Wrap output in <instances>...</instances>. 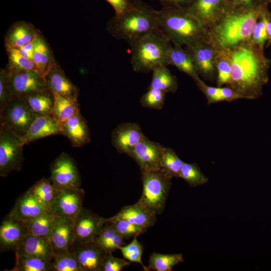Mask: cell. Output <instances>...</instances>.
I'll use <instances>...</instances> for the list:
<instances>
[{"mask_svg": "<svg viewBox=\"0 0 271 271\" xmlns=\"http://www.w3.org/2000/svg\"><path fill=\"white\" fill-rule=\"evenodd\" d=\"M36 116L24 98L14 96L0 113L1 122L22 137L26 134Z\"/></svg>", "mask_w": 271, "mask_h": 271, "instance_id": "8", "label": "cell"}, {"mask_svg": "<svg viewBox=\"0 0 271 271\" xmlns=\"http://www.w3.org/2000/svg\"><path fill=\"white\" fill-rule=\"evenodd\" d=\"M143 248V246L138 241L137 237H134L129 243L121 246L119 250L125 259L140 264L144 271H149L150 269L144 265L142 259Z\"/></svg>", "mask_w": 271, "mask_h": 271, "instance_id": "43", "label": "cell"}, {"mask_svg": "<svg viewBox=\"0 0 271 271\" xmlns=\"http://www.w3.org/2000/svg\"><path fill=\"white\" fill-rule=\"evenodd\" d=\"M124 239L121 235L117 233L99 247L107 253H111L125 244Z\"/></svg>", "mask_w": 271, "mask_h": 271, "instance_id": "49", "label": "cell"}, {"mask_svg": "<svg viewBox=\"0 0 271 271\" xmlns=\"http://www.w3.org/2000/svg\"><path fill=\"white\" fill-rule=\"evenodd\" d=\"M33 61L38 73L44 79L52 67L57 63L49 46L39 31L36 36Z\"/></svg>", "mask_w": 271, "mask_h": 271, "instance_id": "28", "label": "cell"}, {"mask_svg": "<svg viewBox=\"0 0 271 271\" xmlns=\"http://www.w3.org/2000/svg\"><path fill=\"white\" fill-rule=\"evenodd\" d=\"M59 124L61 134L69 139L73 147H81L90 143L88 124L80 112Z\"/></svg>", "mask_w": 271, "mask_h": 271, "instance_id": "20", "label": "cell"}, {"mask_svg": "<svg viewBox=\"0 0 271 271\" xmlns=\"http://www.w3.org/2000/svg\"><path fill=\"white\" fill-rule=\"evenodd\" d=\"M166 94V93L161 90L148 88V91L141 98V104L144 107L160 110L164 104Z\"/></svg>", "mask_w": 271, "mask_h": 271, "instance_id": "44", "label": "cell"}, {"mask_svg": "<svg viewBox=\"0 0 271 271\" xmlns=\"http://www.w3.org/2000/svg\"><path fill=\"white\" fill-rule=\"evenodd\" d=\"M117 233L113 227L108 222H106L94 242L100 246Z\"/></svg>", "mask_w": 271, "mask_h": 271, "instance_id": "50", "label": "cell"}, {"mask_svg": "<svg viewBox=\"0 0 271 271\" xmlns=\"http://www.w3.org/2000/svg\"><path fill=\"white\" fill-rule=\"evenodd\" d=\"M143 191L138 201L156 215L164 210L172 185V179L161 169L143 172Z\"/></svg>", "mask_w": 271, "mask_h": 271, "instance_id": "6", "label": "cell"}, {"mask_svg": "<svg viewBox=\"0 0 271 271\" xmlns=\"http://www.w3.org/2000/svg\"><path fill=\"white\" fill-rule=\"evenodd\" d=\"M27 191L50 210L60 192L54 185L50 178H45L36 182Z\"/></svg>", "mask_w": 271, "mask_h": 271, "instance_id": "30", "label": "cell"}, {"mask_svg": "<svg viewBox=\"0 0 271 271\" xmlns=\"http://www.w3.org/2000/svg\"><path fill=\"white\" fill-rule=\"evenodd\" d=\"M268 5L264 8L255 26L251 37L252 43L263 51L267 42L266 25L267 22L271 20V12L268 9Z\"/></svg>", "mask_w": 271, "mask_h": 271, "instance_id": "42", "label": "cell"}, {"mask_svg": "<svg viewBox=\"0 0 271 271\" xmlns=\"http://www.w3.org/2000/svg\"><path fill=\"white\" fill-rule=\"evenodd\" d=\"M111 219H122L133 224L148 228L156 221V215L137 202L136 203L122 207Z\"/></svg>", "mask_w": 271, "mask_h": 271, "instance_id": "25", "label": "cell"}, {"mask_svg": "<svg viewBox=\"0 0 271 271\" xmlns=\"http://www.w3.org/2000/svg\"><path fill=\"white\" fill-rule=\"evenodd\" d=\"M184 262L181 253L164 254L153 252L149 257V268L156 271H172L177 264Z\"/></svg>", "mask_w": 271, "mask_h": 271, "instance_id": "34", "label": "cell"}, {"mask_svg": "<svg viewBox=\"0 0 271 271\" xmlns=\"http://www.w3.org/2000/svg\"><path fill=\"white\" fill-rule=\"evenodd\" d=\"M48 211L51 210L27 191L18 198L9 215L27 222Z\"/></svg>", "mask_w": 271, "mask_h": 271, "instance_id": "23", "label": "cell"}, {"mask_svg": "<svg viewBox=\"0 0 271 271\" xmlns=\"http://www.w3.org/2000/svg\"><path fill=\"white\" fill-rule=\"evenodd\" d=\"M15 251L17 255L36 257L49 261L55 255L49 238L29 234Z\"/></svg>", "mask_w": 271, "mask_h": 271, "instance_id": "21", "label": "cell"}, {"mask_svg": "<svg viewBox=\"0 0 271 271\" xmlns=\"http://www.w3.org/2000/svg\"><path fill=\"white\" fill-rule=\"evenodd\" d=\"M133 8L107 23L106 31L115 39L127 42L160 29L158 11L142 0H132Z\"/></svg>", "mask_w": 271, "mask_h": 271, "instance_id": "4", "label": "cell"}, {"mask_svg": "<svg viewBox=\"0 0 271 271\" xmlns=\"http://www.w3.org/2000/svg\"><path fill=\"white\" fill-rule=\"evenodd\" d=\"M127 43L130 47L133 71L147 73L158 67L168 65L169 53L172 45L161 30Z\"/></svg>", "mask_w": 271, "mask_h": 271, "instance_id": "5", "label": "cell"}, {"mask_svg": "<svg viewBox=\"0 0 271 271\" xmlns=\"http://www.w3.org/2000/svg\"><path fill=\"white\" fill-rule=\"evenodd\" d=\"M161 4H168L182 7H189L194 0H159Z\"/></svg>", "mask_w": 271, "mask_h": 271, "instance_id": "54", "label": "cell"}, {"mask_svg": "<svg viewBox=\"0 0 271 271\" xmlns=\"http://www.w3.org/2000/svg\"><path fill=\"white\" fill-rule=\"evenodd\" d=\"M14 96L11 91L5 69L0 71V113L5 108Z\"/></svg>", "mask_w": 271, "mask_h": 271, "instance_id": "45", "label": "cell"}, {"mask_svg": "<svg viewBox=\"0 0 271 271\" xmlns=\"http://www.w3.org/2000/svg\"><path fill=\"white\" fill-rule=\"evenodd\" d=\"M144 136L139 124L123 122L118 125L112 132L111 142L119 153L128 155Z\"/></svg>", "mask_w": 271, "mask_h": 271, "instance_id": "16", "label": "cell"}, {"mask_svg": "<svg viewBox=\"0 0 271 271\" xmlns=\"http://www.w3.org/2000/svg\"><path fill=\"white\" fill-rule=\"evenodd\" d=\"M7 73L13 96L23 97L48 89L44 78L36 71H7Z\"/></svg>", "mask_w": 271, "mask_h": 271, "instance_id": "13", "label": "cell"}, {"mask_svg": "<svg viewBox=\"0 0 271 271\" xmlns=\"http://www.w3.org/2000/svg\"><path fill=\"white\" fill-rule=\"evenodd\" d=\"M187 48L193 56L199 74L206 79H213L216 70V48L210 40Z\"/></svg>", "mask_w": 271, "mask_h": 271, "instance_id": "14", "label": "cell"}, {"mask_svg": "<svg viewBox=\"0 0 271 271\" xmlns=\"http://www.w3.org/2000/svg\"><path fill=\"white\" fill-rule=\"evenodd\" d=\"M216 67L218 87L228 85L231 74V62L228 51L218 50Z\"/></svg>", "mask_w": 271, "mask_h": 271, "instance_id": "39", "label": "cell"}, {"mask_svg": "<svg viewBox=\"0 0 271 271\" xmlns=\"http://www.w3.org/2000/svg\"><path fill=\"white\" fill-rule=\"evenodd\" d=\"M161 90L166 93H174L178 88L177 79L166 65L158 67L152 71V76L148 88Z\"/></svg>", "mask_w": 271, "mask_h": 271, "instance_id": "31", "label": "cell"}, {"mask_svg": "<svg viewBox=\"0 0 271 271\" xmlns=\"http://www.w3.org/2000/svg\"><path fill=\"white\" fill-rule=\"evenodd\" d=\"M196 83L205 95L209 104L222 101L219 87L209 86L200 78L196 82Z\"/></svg>", "mask_w": 271, "mask_h": 271, "instance_id": "46", "label": "cell"}, {"mask_svg": "<svg viewBox=\"0 0 271 271\" xmlns=\"http://www.w3.org/2000/svg\"><path fill=\"white\" fill-rule=\"evenodd\" d=\"M50 271H82L71 251L55 254L50 261Z\"/></svg>", "mask_w": 271, "mask_h": 271, "instance_id": "38", "label": "cell"}, {"mask_svg": "<svg viewBox=\"0 0 271 271\" xmlns=\"http://www.w3.org/2000/svg\"><path fill=\"white\" fill-rule=\"evenodd\" d=\"M161 4V9L158 11L159 28L173 45L188 47L210 40L208 28L188 7Z\"/></svg>", "mask_w": 271, "mask_h": 271, "instance_id": "3", "label": "cell"}, {"mask_svg": "<svg viewBox=\"0 0 271 271\" xmlns=\"http://www.w3.org/2000/svg\"><path fill=\"white\" fill-rule=\"evenodd\" d=\"M113 8L115 16L122 15L131 10L133 7L132 0H105Z\"/></svg>", "mask_w": 271, "mask_h": 271, "instance_id": "48", "label": "cell"}, {"mask_svg": "<svg viewBox=\"0 0 271 271\" xmlns=\"http://www.w3.org/2000/svg\"><path fill=\"white\" fill-rule=\"evenodd\" d=\"M61 134L59 122L52 115L36 116L28 131L22 137L24 145L49 136Z\"/></svg>", "mask_w": 271, "mask_h": 271, "instance_id": "24", "label": "cell"}, {"mask_svg": "<svg viewBox=\"0 0 271 271\" xmlns=\"http://www.w3.org/2000/svg\"><path fill=\"white\" fill-rule=\"evenodd\" d=\"M164 147L145 136L127 155L140 167L141 173L160 168L161 157Z\"/></svg>", "mask_w": 271, "mask_h": 271, "instance_id": "10", "label": "cell"}, {"mask_svg": "<svg viewBox=\"0 0 271 271\" xmlns=\"http://www.w3.org/2000/svg\"><path fill=\"white\" fill-rule=\"evenodd\" d=\"M267 1H268V2H269V4H270V3L271 4V0H267Z\"/></svg>", "mask_w": 271, "mask_h": 271, "instance_id": "56", "label": "cell"}, {"mask_svg": "<svg viewBox=\"0 0 271 271\" xmlns=\"http://www.w3.org/2000/svg\"><path fill=\"white\" fill-rule=\"evenodd\" d=\"M0 124V176L6 177L21 169L25 145L22 138L6 124L1 122Z\"/></svg>", "mask_w": 271, "mask_h": 271, "instance_id": "7", "label": "cell"}, {"mask_svg": "<svg viewBox=\"0 0 271 271\" xmlns=\"http://www.w3.org/2000/svg\"><path fill=\"white\" fill-rule=\"evenodd\" d=\"M105 223V218L82 208L74 220V243L94 242Z\"/></svg>", "mask_w": 271, "mask_h": 271, "instance_id": "12", "label": "cell"}, {"mask_svg": "<svg viewBox=\"0 0 271 271\" xmlns=\"http://www.w3.org/2000/svg\"><path fill=\"white\" fill-rule=\"evenodd\" d=\"M222 101H231L243 97L229 86L219 87Z\"/></svg>", "mask_w": 271, "mask_h": 271, "instance_id": "51", "label": "cell"}, {"mask_svg": "<svg viewBox=\"0 0 271 271\" xmlns=\"http://www.w3.org/2000/svg\"><path fill=\"white\" fill-rule=\"evenodd\" d=\"M229 7L226 0H194L188 8L209 29Z\"/></svg>", "mask_w": 271, "mask_h": 271, "instance_id": "18", "label": "cell"}, {"mask_svg": "<svg viewBox=\"0 0 271 271\" xmlns=\"http://www.w3.org/2000/svg\"><path fill=\"white\" fill-rule=\"evenodd\" d=\"M49 239L55 254L71 251L75 240L74 221L58 217Z\"/></svg>", "mask_w": 271, "mask_h": 271, "instance_id": "19", "label": "cell"}, {"mask_svg": "<svg viewBox=\"0 0 271 271\" xmlns=\"http://www.w3.org/2000/svg\"><path fill=\"white\" fill-rule=\"evenodd\" d=\"M38 34V33H37ZM37 36V35H36ZM36 36L33 40L18 48L20 52L25 57L33 60V54L36 45Z\"/></svg>", "mask_w": 271, "mask_h": 271, "instance_id": "52", "label": "cell"}, {"mask_svg": "<svg viewBox=\"0 0 271 271\" xmlns=\"http://www.w3.org/2000/svg\"><path fill=\"white\" fill-rule=\"evenodd\" d=\"M16 263L11 271H50V261L33 256L16 255Z\"/></svg>", "mask_w": 271, "mask_h": 271, "instance_id": "37", "label": "cell"}, {"mask_svg": "<svg viewBox=\"0 0 271 271\" xmlns=\"http://www.w3.org/2000/svg\"><path fill=\"white\" fill-rule=\"evenodd\" d=\"M6 48L8 58V64L5 68L7 72L28 71L37 72L33 61L24 57L18 49L10 47Z\"/></svg>", "mask_w": 271, "mask_h": 271, "instance_id": "36", "label": "cell"}, {"mask_svg": "<svg viewBox=\"0 0 271 271\" xmlns=\"http://www.w3.org/2000/svg\"><path fill=\"white\" fill-rule=\"evenodd\" d=\"M28 234L26 222L8 214L0 226L1 250L15 251Z\"/></svg>", "mask_w": 271, "mask_h": 271, "instance_id": "17", "label": "cell"}, {"mask_svg": "<svg viewBox=\"0 0 271 271\" xmlns=\"http://www.w3.org/2000/svg\"><path fill=\"white\" fill-rule=\"evenodd\" d=\"M184 163L173 149L164 147L161 157L160 168L169 177L179 178Z\"/></svg>", "mask_w": 271, "mask_h": 271, "instance_id": "35", "label": "cell"}, {"mask_svg": "<svg viewBox=\"0 0 271 271\" xmlns=\"http://www.w3.org/2000/svg\"><path fill=\"white\" fill-rule=\"evenodd\" d=\"M38 31L31 23L21 21L14 24L5 37L6 47L18 49L31 42Z\"/></svg>", "mask_w": 271, "mask_h": 271, "instance_id": "26", "label": "cell"}, {"mask_svg": "<svg viewBox=\"0 0 271 271\" xmlns=\"http://www.w3.org/2000/svg\"><path fill=\"white\" fill-rule=\"evenodd\" d=\"M84 197L80 188L60 190L51 211L57 217L74 221L83 208Z\"/></svg>", "mask_w": 271, "mask_h": 271, "instance_id": "11", "label": "cell"}, {"mask_svg": "<svg viewBox=\"0 0 271 271\" xmlns=\"http://www.w3.org/2000/svg\"><path fill=\"white\" fill-rule=\"evenodd\" d=\"M105 222H108L118 234L126 239L137 237L145 232L147 229L122 219H111L107 218H105Z\"/></svg>", "mask_w": 271, "mask_h": 271, "instance_id": "40", "label": "cell"}, {"mask_svg": "<svg viewBox=\"0 0 271 271\" xmlns=\"http://www.w3.org/2000/svg\"><path fill=\"white\" fill-rule=\"evenodd\" d=\"M35 116L52 115L54 97L48 88L22 97Z\"/></svg>", "mask_w": 271, "mask_h": 271, "instance_id": "29", "label": "cell"}, {"mask_svg": "<svg viewBox=\"0 0 271 271\" xmlns=\"http://www.w3.org/2000/svg\"><path fill=\"white\" fill-rule=\"evenodd\" d=\"M53 93L54 102L52 115L58 122L64 121L80 112L78 100Z\"/></svg>", "mask_w": 271, "mask_h": 271, "instance_id": "33", "label": "cell"}, {"mask_svg": "<svg viewBox=\"0 0 271 271\" xmlns=\"http://www.w3.org/2000/svg\"><path fill=\"white\" fill-rule=\"evenodd\" d=\"M169 65H172L186 73L195 82L200 79L192 54L187 49H183L182 46L172 45L169 53Z\"/></svg>", "mask_w": 271, "mask_h": 271, "instance_id": "27", "label": "cell"}, {"mask_svg": "<svg viewBox=\"0 0 271 271\" xmlns=\"http://www.w3.org/2000/svg\"><path fill=\"white\" fill-rule=\"evenodd\" d=\"M71 251L82 271H102L104 260L108 254L95 242L74 243Z\"/></svg>", "mask_w": 271, "mask_h": 271, "instance_id": "15", "label": "cell"}, {"mask_svg": "<svg viewBox=\"0 0 271 271\" xmlns=\"http://www.w3.org/2000/svg\"><path fill=\"white\" fill-rule=\"evenodd\" d=\"M129 264L125 259L115 257L112 253H108L104 260L102 271H120Z\"/></svg>", "mask_w": 271, "mask_h": 271, "instance_id": "47", "label": "cell"}, {"mask_svg": "<svg viewBox=\"0 0 271 271\" xmlns=\"http://www.w3.org/2000/svg\"><path fill=\"white\" fill-rule=\"evenodd\" d=\"M229 7H248L250 6L259 0H226Z\"/></svg>", "mask_w": 271, "mask_h": 271, "instance_id": "53", "label": "cell"}, {"mask_svg": "<svg viewBox=\"0 0 271 271\" xmlns=\"http://www.w3.org/2000/svg\"><path fill=\"white\" fill-rule=\"evenodd\" d=\"M266 32L267 35V44L268 47L271 45V20L267 22L266 25Z\"/></svg>", "mask_w": 271, "mask_h": 271, "instance_id": "55", "label": "cell"}, {"mask_svg": "<svg viewBox=\"0 0 271 271\" xmlns=\"http://www.w3.org/2000/svg\"><path fill=\"white\" fill-rule=\"evenodd\" d=\"M57 218L51 211H48L26 222L28 234L49 238Z\"/></svg>", "mask_w": 271, "mask_h": 271, "instance_id": "32", "label": "cell"}, {"mask_svg": "<svg viewBox=\"0 0 271 271\" xmlns=\"http://www.w3.org/2000/svg\"><path fill=\"white\" fill-rule=\"evenodd\" d=\"M228 51L231 74L228 86L244 99L258 98L268 80L270 60L251 40Z\"/></svg>", "mask_w": 271, "mask_h": 271, "instance_id": "1", "label": "cell"}, {"mask_svg": "<svg viewBox=\"0 0 271 271\" xmlns=\"http://www.w3.org/2000/svg\"><path fill=\"white\" fill-rule=\"evenodd\" d=\"M50 179L59 190L80 188L81 180L79 170L74 159L68 154L63 152L50 166Z\"/></svg>", "mask_w": 271, "mask_h": 271, "instance_id": "9", "label": "cell"}, {"mask_svg": "<svg viewBox=\"0 0 271 271\" xmlns=\"http://www.w3.org/2000/svg\"><path fill=\"white\" fill-rule=\"evenodd\" d=\"M179 178L183 179L193 187L204 185L208 181L207 177L202 173L195 163L184 162L180 172Z\"/></svg>", "mask_w": 271, "mask_h": 271, "instance_id": "41", "label": "cell"}, {"mask_svg": "<svg viewBox=\"0 0 271 271\" xmlns=\"http://www.w3.org/2000/svg\"><path fill=\"white\" fill-rule=\"evenodd\" d=\"M44 80L48 88L53 93L77 101L79 95L78 87L67 77L58 64L52 67Z\"/></svg>", "mask_w": 271, "mask_h": 271, "instance_id": "22", "label": "cell"}, {"mask_svg": "<svg viewBox=\"0 0 271 271\" xmlns=\"http://www.w3.org/2000/svg\"><path fill=\"white\" fill-rule=\"evenodd\" d=\"M267 0L248 7H229L209 29L210 40L217 50L230 51L251 40L255 26Z\"/></svg>", "mask_w": 271, "mask_h": 271, "instance_id": "2", "label": "cell"}]
</instances>
